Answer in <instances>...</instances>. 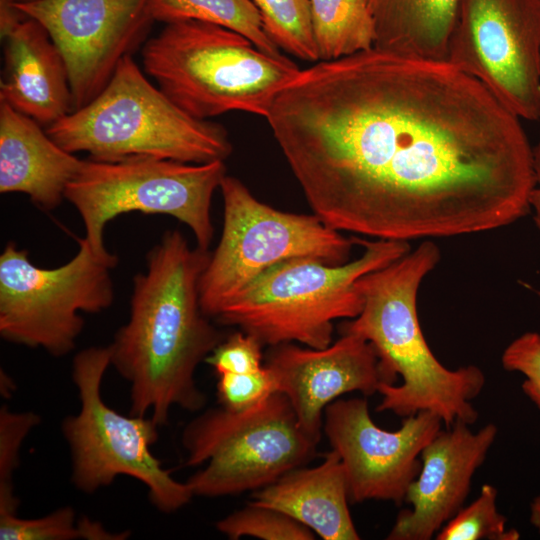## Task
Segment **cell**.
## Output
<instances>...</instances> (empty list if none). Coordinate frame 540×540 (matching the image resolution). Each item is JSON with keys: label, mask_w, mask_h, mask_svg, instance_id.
<instances>
[{"label": "cell", "mask_w": 540, "mask_h": 540, "mask_svg": "<svg viewBox=\"0 0 540 540\" xmlns=\"http://www.w3.org/2000/svg\"><path fill=\"white\" fill-rule=\"evenodd\" d=\"M266 119L311 210L340 232L447 238L531 212L520 118L447 61L374 47L319 61Z\"/></svg>", "instance_id": "1"}, {"label": "cell", "mask_w": 540, "mask_h": 540, "mask_svg": "<svg viewBox=\"0 0 540 540\" xmlns=\"http://www.w3.org/2000/svg\"><path fill=\"white\" fill-rule=\"evenodd\" d=\"M210 253L167 230L133 278L128 321L115 333L111 366L130 386L129 414L150 416L160 427L170 410L202 409L198 365L226 337L201 308L199 281Z\"/></svg>", "instance_id": "2"}, {"label": "cell", "mask_w": 540, "mask_h": 540, "mask_svg": "<svg viewBox=\"0 0 540 540\" xmlns=\"http://www.w3.org/2000/svg\"><path fill=\"white\" fill-rule=\"evenodd\" d=\"M439 260L438 246L426 239L414 251L362 276L357 282L362 310L342 324V333L369 341L391 382L379 387L378 412L405 418L429 411L446 427L470 425L478 418L471 402L481 393L485 375L475 365L445 367L429 348L417 314L420 284Z\"/></svg>", "instance_id": "3"}, {"label": "cell", "mask_w": 540, "mask_h": 540, "mask_svg": "<svg viewBox=\"0 0 540 540\" xmlns=\"http://www.w3.org/2000/svg\"><path fill=\"white\" fill-rule=\"evenodd\" d=\"M145 72L198 120L230 111L266 118L301 69L233 30L196 20L167 23L142 49Z\"/></svg>", "instance_id": "4"}, {"label": "cell", "mask_w": 540, "mask_h": 540, "mask_svg": "<svg viewBox=\"0 0 540 540\" xmlns=\"http://www.w3.org/2000/svg\"><path fill=\"white\" fill-rule=\"evenodd\" d=\"M45 131L64 150L87 152L89 159L104 162L207 163L224 161L233 149L223 126L185 113L148 81L131 55L119 62L94 99Z\"/></svg>", "instance_id": "5"}, {"label": "cell", "mask_w": 540, "mask_h": 540, "mask_svg": "<svg viewBox=\"0 0 540 540\" xmlns=\"http://www.w3.org/2000/svg\"><path fill=\"white\" fill-rule=\"evenodd\" d=\"M357 240L363 253L343 264L298 257L270 267L226 304L213 321L237 327L263 346H329L333 322L353 319L362 310L358 280L410 251L407 241Z\"/></svg>", "instance_id": "6"}, {"label": "cell", "mask_w": 540, "mask_h": 540, "mask_svg": "<svg viewBox=\"0 0 540 540\" xmlns=\"http://www.w3.org/2000/svg\"><path fill=\"white\" fill-rule=\"evenodd\" d=\"M110 366L109 345L83 349L73 359L80 409L61 424L71 454V481L82 493L93 494L118 476H129L145 485L157 510L174 513L194 495L186 481L174 479L151 452L159 428L152 417L127 416L105 403L101 387Z\"/></svg>", "instance_id": "7"}, {"label": "cell", "mask_w": 540, "mask_h": 540, "mask_svg": "<svg viewBox=\"0 0 540 540\" xmlns=\"http://www.w3.org/2000/svg\"><path fill=\"white\" fill-rule=\"evenodd\" d=\"M187 466H205L186 483L194 496L257 491L312 459L318 445L301 427L285 394L230 411L210 408L183 429Z\"/></svg>", "instance_id": "8"}, {"label": "cell", "mask_w": 540, "mask_h": 540, "mask_svg": "<svg viewBox=\"0 0 540 540\" xmlns=\"http://www.w3.org/2000/svg\"><path fill=\"white\" fill-rule=\"evenodd\" d=\"M224 161L186 163L157 158L116 162L87 159L68 184L67 199L78 211L85 238L99 257L118 262L104 244L106 224L129 213L176 218L192 231L197 246L208 250L214 235L211 202L226 176Z\"/></svg>", "instance_id": "9"}, {"label": "cell", "mask_w": 540, "mask_h": 540, "mask_svg": "<svg viewBox=\"0 0 540 540\" xmlns=\"http://www.w3.org/2000/svg\"><path fill=\"white\" fill-rule=\"evenodd\" d=\"M220 190L222 234L199 281L200 305L211 320L248 284L280 262L298 257L333 265L350 261L355 239L343 236L314 213L275 209L233 176L224 177Z\"/></svg>", "instance_id": "10"}, {"label": "cell", "mask_w": 540, "mask_h": 540, "mask_svg": "<svg viewBox=\"0 0 540 540\" xmlns=\"http://www.w3.org/2000/svg\"><path fill=\"white\" fill-rule=\"evenodd\" d=\"M74 257L56 268L32 263L8 242L0 255V335L41 348L54 357L70 353L84 328L79 312L100 313L114 299L111 270L118 262L97 256L85 237Z\"/></svg>", "instance_id": "11"}, {"label": "cell", "mask_w": 540, "mask_h": 540, "mask_svg": "<svg viewBox=\"0 0 540 540\" xmlns=\"http://www.w3.org/2000/svg\"><path fill=\"white\" fill-rule=\"evenodd\" d=\"M447 62L520 119H540V0H463Z\"/></svg>", "instance_id": "12"}, {"label": "cell", "mask_w": 540, "mask_h": 540, "mask_svg": "<svg viewBox=\"0 0 540 540\" xmlns=\"http://www.w3.org/2000/svg\"><path fill=\"white\" fill-rule=\"evenodd\" d=\"M442 424L434 413L420 411L403 418L399 429L388 431L372 420L365 398L330 403L324 410L322 430L341 459L350 502H404L420 472V455Z\"/></svg>", "instance_id": "13"}, {"label": "cell", "mask_w": 540, "mask_h": 540, "mask_svg": "<svg viewBox=\"0 0 540 540\" xmlns=\"http://www.w3.org/2000/svg\"><path fill=\"white\" fill-rule=\"evenodd\" d=\"M151 0H39L14 6L39 21L62 53L74 110L94 99L154 21Z\"/></svg>", "instance_id": "14"}, {"label": "cell", "mask_w": 540, "mask_h": 540, "mask_svg": "<svg viewBox=\"0 0 540 540\" xmlns=\"http://www.w3.org/2000/svg\"><path fill=\"white\" fill-rule=\"evenodd\" d=\"M265 365L286 395L304 431L321 439L325 408L340 396L378 393L382 383L391 384L372 344L349 332L325 348L283 343L270 347Z\"/></svg>", "instance_id": "15"}, {"label": "cell", "mask_w": 540, "mask_h": 540, "mask_svg": "<svg viewBox=\"0 0 540 540\" xmlns=\"http://www.w3.org/2000/svg\"><path fill=\"white\" fill-rule=\"evenodd\" d=\"M498 433L493 423L473 432L456 422L423 449L421 469L411 482L389 540H429L463 507L473 475L482 465Z\"/></svg>", "instance_id": "16"}, {"label": "cell", "mask_w": 540, "mask_h": 540, "mask_svg": "<svg viewBox=\"0 0 540 540\" xmlns=\"http://www.w3.org/2000/svg\"><path fill=\"white\" fill-rule=\"evenodd\" d=\"M0 33V102L47 126L73 112L67 65L46 28L24 14L0 21Z\"/></svg>", "instance_id": "17"}, {"label": "cell", "mask_w": 540, "mask_h": 540, "mask_svg": "<svg viewBox=\"0 0 540 540\" xmlns=\"http://www.w3.org/2000/svg\"><path fill=\"white\" fill-rule=\"evenodd\" d=\"M83 161L60 147L32 118L0 102V192L24 193L56 208Z\"/></svg>", "instance_id": "18"}, {"label": "cell", "mask_w": 540, "mask_h": 540, "mask_svg": "<svg viewBox=\"0 0 540 540\" xmlns=\"http://www.w3.org/2000/svg\"><path fill=\"white\" fill-rule=\"evenodd\" d=\"M349 502L344 467L334 450L319 465L298 467L255 491L251 501L290 516L324 540H358Z\"/></svg>", "instance_id": "19"}, {"label": "cell", "mask_w": 540, "mask_h": 540, "mask_svg": "<svg viewBox=\"0 0 540 540\" xmlns=\"http://www.w3.org/2000/svg\"><path fill=\"white\" fill-rule=\"evenodd\" d=\"M374 48L427 61H447L463 0H367Z\"/></svg>", "instance_id": "20"}, {"label": "cell", "mask_w": 540, "mask_h": 540, "mask_svg": "<svg viewBox=\"0 0 540 540\" xmlns=\"http://www.w3.org/2000/svg\"><path fill=\"white\" fill-rule=\"evenodd\" d=\"M319 61H330L374 47L375 26L367 0H310Z\"/></svg>", "instance_id": "21"}, {"label": "cell", "mask_w": 540, "mask_h": 540, "mask_svg": "<svg viewBox=\"0 0 540 540\" xmlns=\"http://www.w3.org/2000/svg\"><path fill=\"white\" fill-rule=\"evenodd\" d=\"M149 8L154 21L215 24L240 33L263 52L281 55L280 48L266 35L252 0H151Z\"/></svg>", "instance_id": "22"}, {"label": "cell", "mask_w": 540, "mask_h": 540, "mask_svg": "<svg viewBox=\"0 0 540 540\" xmlns=\"http://www.w3.org/2000/svg\"><path fill=\"white\" fill-rule=\"evenodd\" d=\"M263 29L280 49L305 61H319L311 23L310 0H252Z\"/></svg>", "instance_id": "23"}, {"label": "cell", "mask_w": 540, "mask_h": 540, "mask_svg": "<svg viewBox=\"0 0 540 540\" xmlns=\"http://www.w3.org/2000/svg\"><path fill=\"white\" fill-rule=\"evenodd\" d=\"M507 518L497 508V489L484 484L478 497L463 506L436 534L437 540H518L520 534L508 529Z\"/></svg>", "instance_id": "24"}, {"label": "cell", "mask_w": 540, "mask_h": 540, "mask_svg": "<svg viewBox=\"0 0 540 540\" xmlns=\"http://www.w3.org/2000/svg\"><path fill=\"white\" fill-rule=\"evenodd\" d=\"M229 539L254 537L262 540H313L315 533L290 516L270 507L249 503L216 523Z\"/></svg>", "instance_id": "25"}, {"label": "cell", "mask_w": 540, "mask_h": 540, "mask_svg": "<svg viewBox=\"0 0 540 540\" xmlns=\"http://www.w3.org/2000/svg\"><path fill=\"white\" fill-rule=\"evenodd\" d=\"M40 422L33 412L0 409V516L17 514L20 504L14 491V473L20 463V450L30 431Z\"/></svg>", "instance_id": "26"}, {"label": "cell", "mask_w": 540, "mask_h": 540, "mask_svg": "<svg viewBox=\"0 0 540 540\" xmlns=\"http://www.w3.org/2000/svg\"><path fill=\"white\" fill-rule=\"evenodd\" d=\"M1 540H90V519L77 520L76 512L64 506L39 518L17 514L0 516Z\"/></svg>", "instance_id": "27"}, {"label": "cell", "mask_w": 540, "mask_h": 540, "mask_svg": "<svg viewBox=\"0 0 540 540\" xmlns=\"http://www.w3.org/2000/svg\"><path fill=\"white\" fill-rule=\"evenodd\" d=\"M217 376L219 404L230 411L253 408L278 392L275 377L266 365L254 372L224 373Z\"/></svg>", "instance_id": "28"}, {"label": "cell", "mask_w": 540, "mask_h": 540, "mask_svg": "<svg viewBox=\"0 0 540 540\" xmlns=\"http://www.w3.org/2000/svg\"><path fill=\"white\" fill-rule=\"evenodd\" d=\"M262 347L254 336L238 330L226 336L205 362L217 375L254 372L265 365Z\"/></svg>", "instance_id": "29"}, {"label": "cell", "mask_w": 540, "mask_h": 540, "mask_svg": "<svg viewBox=\"0 0 540 540\" xmlns=\"http://www.w3.org/2000/svg\"><path fill=\"white\" fill-rule=\"evenodd\" d=\"M501 363L505 370L525 376L521 388L540 409V333L526 332L514 339L503 351Z\"/></svg>", "instance_id": "30"}, {"label": "cell", "mask_w": 540, "mask_h": 540, "mask_svg": "<svg viewBox=\"0 0 540 540\" xmlns=\"http://www.w3.org/2000/svg\"><path fill=\"white\" fill-rule=\"evenodd\" d=\"M533 163L535 173V186L530 194V207L534 211V222L537 228L540 230V135L538 142L533 147Z\"/></svg>", "instance_id": "31"}, {"label": "cell", "mask_w": 540, "mask_h": 540, "mask_svg": "<svg viewBox=\"0 0 540 540\" xmlns=\"http://www.w3.org/2000/svg\"><path fill=\"white\" fill-rule=\"evenodd\" d=\"M16 385L13 382L12 378L9 374H7L3 369H1L0 373V391L1 394L5 397H11L13 392L15 391Z\"/></svg>", "instance_id": "32"}, {"label": "cell", "mask_w": 540, "mask_h": 540, "mask_svg": "<svg viewBox=\"0 0 540 540\" xmlns=\"http://www.w3.org/2000/svg\"><path fill=\"white\" fill-rule=\"evenodd\" d=\"M530 523L540 534V495L534 497L530 504Z\"/></svg>", "instance_id": "33"}, {"label": "cell", "mask_w": 540, "mask_h": 540, "mask_svg": "<svg viewBox=\"0 0 540 540\" xmlns=\"http://www.w3.org/2000/svg\"><path fill=\"white\" fill-rule=\"evenodd\" d=\"M36 1H39V0H0V8H9V7H14L16 5L27 4V3H32Z\"/></svg>", "instance_id": "34"}, {"label": "cell", "mask_w": 540, "mask_h": 540, "mask_svg": "<svg viewBox=\"0 0 540 540\" xmlns=\"http://www.w3.org/2000/svg\"><path fill=\"white\" fill-rule=\"evenodd\" d=\"M535 292H536L537 296L540 298V290H536Z\"/></svg>", "instance_id": "35"}]
</instances>
